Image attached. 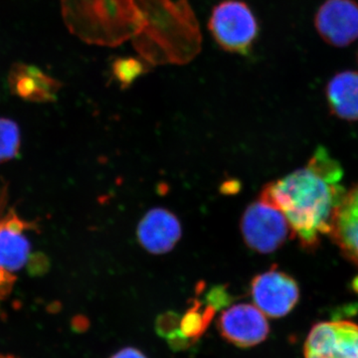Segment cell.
I'll return each mask as SVG.
<instances>
[{
  "instance_id": "1",
  "label": "cell",
  "mask_w": 358,
  "mask_h": 358,
  "mask_svg": "<svg viewBox=\"0 0 358 358\" xmlns=\"http://www.w3.org/2000/svg\"><path fill=\"white\" fill-rule=\"evenodd\" d=\"M343 167L319 147L305 166L264 187L260 197L282 212L301 247H319L331 234L334 214L345 194Z\"/></svg>"
},
{
  "instance_id": "2",
  "label": "cell",
  "mask_w": 358,
  "mask_h": 358,
  "mask_svg": "<svg viewBox=\"0 0 358 358\" xmlns=\"http://www.w3.org/2000/svg\"><path fill=\"white\" fill-rule=\"evenodd\" d=\"M143 28L131 39L150 65H185L201 51L199 23L188 0H136Z\"/></svg>"
},
{
  "instance_id": "3",
  "label": "cell",
  "mask_w": 358,
  "mask_h": 358,
  "mask_svg": "<svg viewBox=\"0 0 358 358\" xmlns=\"http://www.w3.org/2000/svg\"><path fill=\"white\" fill-rule=\"evenodd\" d=\"M60 6L71 34L90 45L119 46L143 25L136 0H60Z\"/></svg>"
},
{
  "instance_id": "4",
  "label": "cell",
  "mask_w": 358,
  "mask_h": 358,
  "mask_svg": "<svg viewBox=\"0 0 358 358\" xmlns=\"http://www.w3.org/2000/svg\"><path fill=\"white\" fill-rule=\"evenodd\" d=\"M31 226L8 206L6 185L0 182V299L13 288L16 274L32 264Z\"/></svg>"
},
{
  "instance_id": "5",
  "label": "cell",
  "mask_w": 358,
  "mask_h": 358,
  "mask_svg": "<svg viewBox=\"0 0 358 358\" xmlns=\"http://www.w3.org/2000/svg\"><path fill=\"white\" fill-rule=\"evenodd\" d=\"M208 28L223 50L241 55L249 53L259 34L255 15L240 0H225L214 7Z\"/></svg>"
},
{
  "instance_id": "6",
  "label": "cell",
  "mask_w": 358,
  "mask_h": 358,
  "mask_svg": "<svg viewBox=\"0 0 358 358\" xmlns=\"http://www.w3.org/2000/svg\"><path fill=\"white\" fill-rule=\"evenodd\" d=\"M245 243L260 254H270L293 239L291 226L279 208L259 197L249 205L241 219Z\"/></svg>"
},
{
  "instance_id": "7",
  "label": "cell",
  "mask_w": 358,
  "mask_h": 358,
  "mask_svg": "<svg viewBox=\"0 0 358 358\" xmlns=\"http://www.w3.org/2000/svg\"><path fill=\"white\" fill-rule=\"evenodd\" d=\"M250 293L254 305L268 317H286L300 300V288L292 275L270 268L257 275L251 282Z\"/></svg>"
},
{
  "instance_id": "8",
  "label": "cell",
  "mask_w": 358,
  "mask_h": 358,
  "mask_svg": "<svg viewBox=\"0 0 358 358\" xmlns=\"http://www.w3.org/2000/svg\"><path fill=\"white\" fill-rule=\"evenodd\" d=\"M305 358H358V326L348 320L315 324L305 345Z\"/></svg>"
},
{
  "instance_id": "9",
  "label": "cell",
  "mask_w": 358,
  "mask_h": 358,
  "mask_svg": "<svg viewBox=\"0 0 358 358\" xmlns=\"http://www.w3.org/2000/svg\"><path fill=\"white\" fill-rule=\"evenodd\" d=\"M217 326L226 341L242 348L260 345L270 333L267 317L250 303H237L224 310Z\"/></svg>"
},
{
  "instance_id": "10",
  "label": "cell",
  "mask_w": 358,
  "mask_h": 358,
  "mask_svg": "<svg viewBox=\"0 0 358 358\" xmlns=\"http://www.w3.org/2000/svg\"><path fill=\"white\" fill-rule=\"evenodd\" d=\"M315 24L327 43L348 46L358 38V4L353 0H327L315 15Z\"/></svg>"
},
{
  "instance_id": "11",
  "label": "cell",
  "mask_w": 358,
  "mask_h": 358,
  "mask_svg": "<svg viewBox=\"0 0 358 358\" xmlns=\"http://www.w3.org/2000/svg\"><path fill=\"white\" fill-rule=\"evenodd\" d=\"M138 242L150 253H169L180 240L182 229L176 215L167 209H150L138 226Z\"/></svg>"
},
{
  "instance_id": "12",
  "label": "cell",
  "mask_w": 358,
  "mask_h": 358,
  "mask_svg": "<svg viewBox=\"0 0 358 358\" xmlns=\"http://www.w3.org/2000/svg\"><path fill=\"white\" fill-rule=\"evenodd\" d=\"M8 86L11 93L33 103L54 102L61 85L40 68L26 63H14L8 73Z\"/></svg>"
},
{
  "instance_id": "13",
  "label": "cell",
  "mask_w": 358,
  "mask_h": 358,
  "mask_svg": "<svg viewBox=\"0 0 358 358\" xmlns=\"http://www.w3.org/2000/svg\"><path fill=\"white\" fill-rule=\"evenodd\" d=\"M329 235L343 255L358 267V183L345 192L334 214Z\"/></svg>"
},
{
  "instance_id": "14",
  "label": "cell",
  "mask_w": 358,
  "mask_h": 358,
  "mask_svg": "<svg viewBox=\"0 0 358 358\" xmlns=\"http://www.w3.org/2000/svg\"><path fill=\"white\" fill-rule=\"evenodd\" d=\"M327 101L331 113L345 121H358V73H338L327 86Z\"/></svg>"
},
{
  "instance_id": "15",
  "label": "cell",
  "mask_w": 358,
  "mask_h": 358,
  "mask_svg": "<svg viewBox=\"0 0 358 358\" xmlns=\"http://www.w3.org/2000/svg\"><path fill=\"white\" fill-rule=\"evenodd\" d=\"M216 308L209 303L203 307L199 301H195L187 312L179 319V331L188 345L199 339L210 324Z\"/></svg>"
},
{
  "instance_id": "16",
  "label": "cell",
  "mask_w": 358,
  "mask_h": 358,
  "mask_svg": "<svg viewBox=\"0 0 358 358\" xmlns=\"http://www.w3.org/2000/svg\"><path fill=\"white\" fill-rule=\"evenodd\" d=\"M150 66L143 58H117L112 65L113 78L121 88H129L138 78L150 71Z\"/></svg>"
},
{
  "instance_id": "17",
  "label": "cell",
  "mask_w": 358,
  "mask_h": 358,
  "mask_svg": "<svg viewBox=\"0 0 358 358\" xmlns=\"http://www.w3.org/2000/svg\"><path fill=\"white\" fill-rule=\"evenodd\" d=\"M20 148V131L17 124L0 117V164L15 159Z\"/></svg>"
},
{
  "instance_id": "18",
  "label": "cell",
  "mask_w": 358,
  "mask_h": 358,
  "mask_svg": "<svg viewBox=\"0 0 358 358\" xmlns=\"http://www.w3.org/2000/svg\"><path fill=\"white\" fill-rule=\"evenodd\" d=\"M110 358H148L141 350L136 348H127L115 353Z\"/></svg>"
},
{
  "instance_id": "19",
  "label": "cell",
  "mask_w": 358,
  "mask_h": 358,
  "mask_svg": "<svg viewBox=\"0 0 358 358\" xmlns=\"http://www.w3.org/2000/svg\"><path fill=\"white\" fill-rule=\"evenodd\" d=\"M0 358H18L10 355H0Z\"/></svg>"
},
{
  "instance_id": "20",
  "label": "cell",
  "mask_w": 358,
  "mask_h": 358,
  "mask_svg": "<svg viewBox=\"0 0 358 358\" xmlns=\"http://www.w3.org/2000/svg\"><path fill=\"white\" fill-rule=\"evenodd\" d=\"M353 289L358 293V280H355V284H353Z\"/></svg>"
}]
</instances>
